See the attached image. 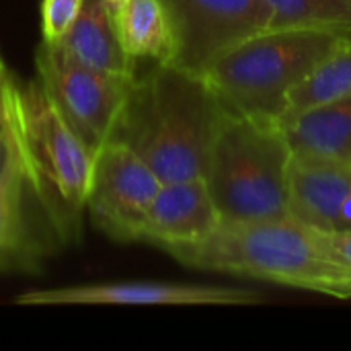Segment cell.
Here are the masks:
<instances>
[{
    "mask_svg": "<svg viewBox=\"0 0 351 351\" xmlns=\"http://www.w3.org/2000/svg\"><path fill=\"white\" fill-rule=\"evenodd\" d=\"M228 109L208 80L175 64L136 74L111 140L130 146L162 183L206 179Z\"/></svg>",
    "mask_w": 351,
    "mask_h": 351,
    "instance_id": "obj_1",
    "label": "cell"
},
{
    "mask_svg": "<svg viewBox=\"0 0 351 351\" xmlns=\"http://www.w3.org/2000/svg\"><path fill=\"white\" fill-rule=\"evenodd\" d=\"M187 267L274 282L333 298H351V276L331 261L319 230L290 216L222 222L208 239L169 251Z\"/></svg>",
    "mask_w": 351,
    "mask_h": 351,
    "instance_id": "obj_2",
    "label": "cell"
},
{
    "mask_svg": "<svg viewBox=\"0 0 351 351\" xmlns=\"http://www.w3.org/2000/svg\"><path fill=\"white\" fill-rule=\"evenodd\" d=\"M350 43L351 27L263 29L214 58L202 76L230 113L278 123L290 93Z\"/></svg>",
    "mask_w": 351,
    "mask_h": 351,
    "instance_id": "obj_3",
    "label": "cell"
},
{
    "mask_svg": "<svg viewBox=\"0 0 351 351\" xmlns=\"http://www.w3.org/2000/svg\"><path fill=\"white\" fill-rule=\"evenodd\" d=\"M12 113L31 195L41 204L56 237L76 243L90 191L95 152L64 119L43 84L12 78Z\"/></svg>",
    "mask_w": 351,
    "mask_h": 351,
    "instance_id": "obj_4",
    "label": "cell"
},
{
    "mask_svg": "<svg viewBox=\"0 0 351 351\" xmlns=\"http://www.w3.org/2000/svg\"><path fill=\"white\" fill-rule=\"evenodd\" d=\"M290 165L292 150L276 121L228 113L212 144L206 171L222 222L290 216Z\"/></svg>",
    "mask_w": 351,
    "mask_h": 351,
    "instance_id": "obj_5",
    "label": "cell"
},
{
    "mask_svg": "<svg viewBox=\"0 0 351 351\" xmlns=\"http://www.w3.org/2000/svg\"><path fill=\"white\" fill-rule=\"evenodd\" d=\"M35 78L64 119L95 154L111 142L136 74L123 76L97 70L76 60L60 43L45 41L35 51Z\"/></svg>",
    "mask_w": 351,
    "mask_h": 351,
    "instance_id": "obj_6",
    "label": "cell"
},
{
    "mask_svg": "<svg viewBox=\"0 0 351 351\" xmlns=\"http://www.w3.org/2000/svg\"><path fill=\"white\" fill-rule=\"evenodd\" d=\"M160 185L158 175L130 146L111 140L95 156L86 212L107 239L136 243Z\"/></svg>",
    "mask_w": 351,
    "mask_h": 351,
    "instance_id": "obj_7",
    "label": "cell"
},
{
    "mask_svg": "<svg viewBox=\"0 0 351 351\" xmlns=\"http://www.w3.org/2000/svg\"><path fill=\"white\" fill-rule=\"evenodd\" d=\"M177 35L175 66L202 74L234 43L267 29L265 0H162Z\"/></svg>",
    "mask_w": 351,
    "mask_h": 351,
    "instance_id": "obj_8",
    "label": "cell"
},
{
    "mask_svg": "<svg viewBox=\"0 0 351 351\" xmlns=\"http://www.w3.org/2000/svg\"><path fill=\"white\" fill-rule=\"evenodd\" d=\"M16 304L47 306V304H257L261 296L253 290L202 286V284H171V282H119L90 284L53 290H33L14 298Z\"/></svg>",
    "mask_w": 351,
    "mask_h": 351,
    "instance_id": "obj_9",
    "label": "cell"
},
{
    "mask_svg": "<svg viewBox=\"0 0 351 351\" xmlns=\"http://www.w3.org/2000/svg\"><path fill=\"white\" fill-rule=\"evenodd\" d=\"M222 224L220 210L204 177L162 183L144 220L140 243L162 251L208 239Z\"/></svg>",
    "mask_w": 351,
    "mask_h": 351,
    "instance_id": "obj_10",
    "label": "cell"
},
{
    "mask_svg": "<svg viewBox=\"0 0 351 351\" xmlns=\"http://www.w3.org/2000/svg\"><path fill=\"white\" fill-rule=\"evenodd\" d=\"M288 214L317 230H351V165L300 160L292 156Z\"/></svg>",
    "mask_w": 351,
    "mask_h": 351,
    "instance_id": "obj_11",
    "label": "cell"
},
{
    "mask_svg": "<svg viewBox=\"0 0 351 351\" xmlns=\"http://www.w3.org/2000/svg\"><path fill=\"white\" fill-rule=\"evenodd\" d=\"M280 128L294 158L351 165V95L311 107Z\"/></svg>",
    "mask_w": 351,
    "mask_h": 351,
    "instance_id": "obj_12",
    "label": "cell"
},
{
    "mask_svg": "<svg viewBox=\"0 0 351 351\" xmlns=\"http://www.w3.org/2000/svg\"><path fill=\"white\" fill-rule=\"evenodd\" d=\"M60 45L76 60L97 70L123 76L138 74V64L125 56L119 43L113 8L105 0H84Z\"/></svg>",
    "mask_w": 351,
    "mask_h": 351,
    "instance_id": "obj_13",
    "label": "cell"
},
{
    "mask_svg": "<svg viewBox=\"0 0 351 351\" xmlns=\"http://www.w3.org/2000/svg\"><path fill=\"white\" fill-rule=\"evenodd\" d=\"M119 43L136 64H175L177 35L162 0H121L113 8Z\"/></svg>",
    "mask_w": 351,
    "mask_h": 351,
    "instance_id": "obj_14",
    "label": "cell"
},
{
    "mask_svg": "<svg viewBox=\"0 0 351 351\" xmlns=\"http://www.w3.org/2000/svg\"><path fill=\"white\" fill-rule=\"evenodd\" d=\"M348 95H351V43L327 58L306 80H302L290 93L278 125L288 123L311 107L337 101Z\"/></svg>",
    "mask_w": 351,
    "mask_h": 351,
    "instance_id": "obj_15",
    "label": "cell"
},
{
    "mask_svg": "<svg viewBox=\"0 0 351 351\" xmlns=\"http://www.w3.org/2000/svg\"><path fill=\"white\" fill-rule=\"evenodd\" d=\"M19 142V140H16ZM31 191L27 171L16 150L14 158L0 177V249L41 247L27 230L25 195Z\"/></svg>",
    "mask_w": 351,
    "mask_h": 351,
    "instance_id": "obj_16",
    "label": "cell"
},
{
    "mask_svg": "<svg viewBox=\"0 0 351 351\" xmlns=\"http://www.w3.org/2000/svg\"><path fill=\"white\" fill-rule=\"evenodd\" d=\"M271 8L267 29L351 27V0H265Z\"/></svg>",
    "mask_w": 351,
    "mask_h": 351,
    "instance_id": "obj_17",
    "label": "cell"
},
{
    "mask_svg": "<svg viewBox=\"0 0 351 351\" xmlns=\"http://www.w3.org/2000/svg\"><path fill=\"white\" fill-rule=\"evenodd\" d=\"M84 0H41V41L62 43Z\"/></svg>",
    "mask_w": 351,
    "mask_h": 351,
    "instance_id": "obj_18",
    "label": "cell"
},
{
    "mask_svg": "<svg viewBox=\"0 0 351 351\" xmlns=\"http://www.w3.org/2000/svg\"><path fill=\"white\" fill-rule=\"evenodd\" d=\"M12 72L6 68L0 80V177L19 150L12 113Z\"/></svg>",
    "mask_w": 351,
    "mask_h": 351,
    "instance_id": "obj_19",
    "label": "cell"
},
{
    "mask_svg": "<svg viewBox=\"0 0 351 351\" xmlns=\"http://www.w3.org/2000/svg\"><path fill=\"white\" fill-rule=\"evenodd\" d=\"M45 257L43 247H23V249H0V274H35L41 269V261Z\"/></svg>",
    "mask_w": 351,
    "mask_h": 351,
    "instance_id": "obj_20",
    "label": "cell"
},
{
    "mask_svg": "<svg viewBox=\"0 0 351 351\" xmlns=\"http://www.w3.org/2000/svg\"><path fill=\"white\" fill-rule=\"evenodd\" d=\"M319 239L323 243V249L331 261L341 265L351 276V230L346 232H325L319 230Z\"/></svg>",
    "mask_w": 351,
    "mask_h": 351,
    "instance_id": "obj_21",
    "label": "cell"
},
{
    "mask_svg": "<svg viewBox=\"0 0 351 351\" xmlns=\"http://www.w3.org/2000/svg\"><path fill=\"white\" fill-rule=\"evenodd\" d=\"M4 70H6V66H4V62H2V58H0V74H2Z\"/></svg>",
    "mask_w": 351,
    "mask_h": 351,
    "instance_id": "obj_22",
    "label": "cell"
},
{
    "mask_svg": "<svg viewBox=\"0 0 351 351\" xmlns=\"http://www.w3.org/2000/svg\"><path fill=\"white\" fill-rule=\"evenodd\" d=\"M2 74H4V72H2ZM2 74H0V80H2Z\"/></svg>",
    "mask_w": 351,
    "mask_h": 351,
    "instance_id": "obj_23",
    "label": "cell"
}]
</instances>
